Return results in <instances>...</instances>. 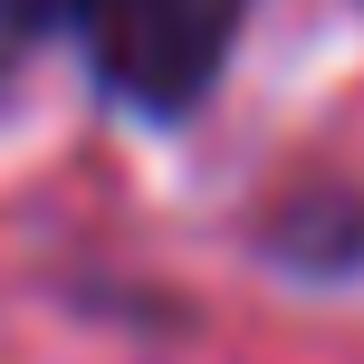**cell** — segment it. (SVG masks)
Wrapping results in <instances>:
<instances>
[{"label":"cell","instance_id":"6da1fadb","mask_svg":"<svg viewBox=\"0 0 364 364\" xmlns=\"http://www.w3.org/2000/svg\"><path fill=\"white\" fill-rule=\"evenodd\" d=\"M29 38H77L96 96L134 125H182L230 68L250 0H10Z\"/></svg>","mask_w":364,"mask_h":364},{"label":"cell","instance_id":"3957f363","mask_svg":"<svg viewBox=\"0 0 364 364\" xmlns=\"http://www.w3.org/2000/svg\"><path fill=\"white\" fill-rule=\"evenodd\" d=\"M29 48H38V38L19 29V10H10V0H0V96L19 87V68H29Z\"/></svg>","mask_w":364,"mask_h":364},{"label":"cell","instance_id":"7a4b0ae2","mask_svg":"<svg viewBox=\"0 0 364 364\" xmlns=\"http://www.w3.org/2000/svg\"><path fill=\"white\" fill-rule=\"evenodd\" d=\"M269 259H288V269H307V278H346V269H364V192L307 182V192L269 220Z\"/></svg>","mask_w":364,"mask_h":364}]
</instances>
